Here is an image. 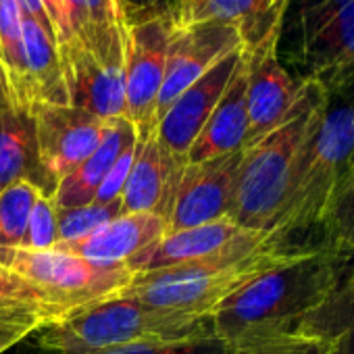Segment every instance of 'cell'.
<instances>
[{"label": "cell", "mask_w": 354, "mask_h": 354, "mask_svg": "<svg viewBox=\"0 0 354 354\" xmlns=\"http://www.w3.org/2000/svg\"><path fill=\"white\" fill-rule=\"evenodd\" d=\"M354 190V92L329 98L298 150L283 207L269 234L290 248L325 246L327 230Z\"/></svg>", "instance_id": "obj_1"}, {"label": "cell", "mask_w": 354, "mask_h": 354, "mask_svg": "<svg viewBox=\"0 0 354 354\" xmlns=\"http://www.w3.org/2000/svg\"><path fill=\"white\" fill-rule=\"evenodd\" d=\"M350 257L331 248L300 250L254 277L213 313L211 323L234 352L277 335L294 333L346 277Z\"/></svg>", "instance_id": "obj_2"}, {"label": "cell", "mask_w": 354, "mask_h": 354, "mask_svg": "<svg viewBox=\"0 0 354 354\" xmlns=\"http://www.w3.org/2000/svg\"><path fill=\"white\" fill-rule=\"evenodd\" d=\"M300 250L277 242L269 232H244L227 248L175 267L136 273L123 296L144 304L209 315L234 292Z\"/></svg>", "instance_id": "obj_3"}, {"label": "cell", "mask_w": 354, "mask_h": 354, "mask_svg": "<svg viewBox=\"0 0 354 354\" xmlns=\"http://www.w3.org/2000/svg\"><path fill=\"white\" fill-rule=\"evenodd\" d=\"M209 315H192L115 296L40 331V346L55 354H96L109 348L148 339H180L211 335Z\"/></svg>", "instance_id": "obj_4"}, {"label": "cell", "mask_w": 354, "mask_h": 354, "mask_svg": "<svg viewBox=\"0 0 354 354\" xmlns=\"http://www.w3.org/2000/svg\"><path fill=\"white\" fill-rule=\"evenodd\" d=\"M329 98L313 84L281 127L242 150L230 219L248 232H269L283 207L298 150L317 111Z\"/></svg>", "instance_id": "obj_5"}, {"label": "cell", "mask_w": 354, "mask_h": 354, "mask_svg": "<svg viewBox=\"0 0 354 354\" xmlns=\"http://www.w3.org/2000/svg\"><path fill=\"white\" fill-rule=\"evenodd\" d=\"M0 267L26 279L44 298L55 323L119 296L133 279L123 263H94L59 248H0Z\"/></svg>", "instance_id": "obj_6"}, {"label": "cell", "mask_w": 354, "mask_h": 354, "mask_svg": "<svg viewBox=\"0 0 354 354\" xmlns=\"http://www.w3.org/2000/svg\"><path fill=\"white\" fill-rule=\"evenodd\" d=\"M300 80L327 98L354 92V0H306L294 21Z\"/></svg>", "instance_id": "obj_7"}, {"label": "cell", "mask_w": 354, "mask_h": 354, "mask_svg": "<svg viewBox=\"0 0 354 354\" xmlns=\"http://www.w3.org/2000/svg\"><path fill=\"white\" fill-rule=\"evenodd\" d=\"M32 115L36 121L42 192L53 196L65 177L96 150L106 121L71 104H36Z\"/></svg>", "instance_id": "obj_8"}, {"label": "cell", "mask_w": 354, "mask_h": 354, "mask_svg": "<svg viewBox=\"0 0 354 354\" xmlns=\"http://www.w3.org/2000/svg\"><path fill=\"white\" fill-rule=\"evenodd\" d=\"M171 32L167 17H150L125 28V119L136 127L138 140H146L156 129Z\"/></svg>", "instance_id": "obj_9"}, {"label": "cell", "mask_w": 354, "mask_h": 354, "mask_svg": "<svg viewBox=\"0 0 354 354\" xmlns=\"http://www.w3.org/2000/svg\"><path fill=\"white\" fill-rule=\"evenodd\" d=\"M279 40H271L257 50L246 53V109L248 136L246 146L281 127L302 104L308 82L294 77L279 61Z\"/></svg>", "instance_id": "obj_10"}, {"label": "cell", "mask_w": 354, "mask_h": 354, "mask_svg": "<svg viewBox=\"0 0 354 354\" xmlns=\"http://www.w3.org/2000/svg\"><path fill=\"white\" fill-rule=\"evenodd\" d=\"M240 48L242 40L238 30L223 21H198L173 28L156 104V123L186 88L201 80L221 59Z\"/></svg>", "instance_id": "obj_11"}, {"label": "cell", "mask_w": 354, "mask_h": 354, "mask_svg": "<svg viewBox=\"0 0 354 354\" xmlns=\"http://www.w3.org/2000/svg\"><path fill=\"white\" fill-rule=\"evenodd\" d=\"M242 150L186 165L167 217V232L205 225L230 217Z\"/></svg>", "instance_id": "obj_12"}, {"label": "cell", "mask_w": 354, "mask_h": 354, "mask_svg": "<svg viewBox=\"0 0 354 354\" xmlns=\"http://www.w3.org/2000/svg\"><path fill=\"white\" fill-rule=\"evenodd\" d=\"M242 59V48L221 59L213 69H209L201 80H196L190 88H186L177 96L165 111V115L158 119L154 136L160 142V146L167 152H171L177 160L186 162L190 146L194 144L211 113L219 104Z\"/></svg>", "instance_id": "obj_13"}, {"label": "cell", "mask_w": 354, "mask_h": 354, "mask_svg": "<svg viewBox=\"0 0 354 354\" xmlns=\"http://www.w3.org/2000/svg\"><path fill=\"white\" fill-rule=\"evenodd\" d=\"M69 104L98 119L125 117V67L98 61L80 40L59 44Z\"/></svg>", "instance_id": "obj_14"}, {"label": "cell", "mask_w": 354, "mask_h": 354, "mask_svg": "<svg viewBox=\"0 0 354 354\" xmlns=\"http://www.w3.org/2000/svg\"><path fill=\"white\" fill-rule=\"evenodd\" d=\"M167 234V221L156 213H123L96 232L59 242L55 248L94 263H123L131 267Z\"/></svg>", "instance_id": "obj_15"}, {"label": "cell", "mask_w": 354, "mask_h": 354, "mask_svg": "<svg viewBox=\"0 0 354 354\" xmlns=\"http://www.w3.org/2000/svg\"><path fill=\"white\" fill-rule=\"evenodd\" d=\"M290 5L292 0H198L177 11L169 21L173 28L198 21L230 24L240 34L242 50L250 53L281 38Z\"/></svg>", "instance_id": "obj_16"}, {"label": "cell", "mask_w": 354, "mask_h": 354, "mask_svg": "<svg viewBox=\"0 0 354 354\" xmlns=\"http://www.w3.org/2000/svg\"><path fill=\"white\" fill-rule=\"evenodd\" d=\"M184 169L186 162L167 152L154 133L138 140V150L119 198L123 213H156L167 221Z\"/></svg>", "instance_id": "obj_17"}, {"label": "cell", "mask_w": 354, "mask_h": 354, "mask_svg": "<svg viewBox=\"0 0 354 354\" xmlns=\"http://www.w3.org/2000/svg\"><path fill=\"white\" fill-rule=\"evenodd\" d=\"M21 180L36 184L42 192L36 121L32 109L17 98L0 67V192Z\"/></svg>", "instance_id": "obj_18"}, {"label": "cell", "mask_w": 354, "mask_h": 354, "mask_svg": "<svg viewBox=\"0 0 354 354\" xmlns=\"http://www.w3.org/2000/svg\"><path fill=\"white\" fill-rule=\"evenodd\" d=\"M248 136V109H246V57L242 59L236 75L223 92L219 104L201 129L198 138L188 150L186 162L196 165L225 154L244 150Z\"/></svg>", "instance_id": "obj_19"}, {"label": "cell", "mask_w": 354, "mask_h": 354, "mask_svg": "<svg viewBox=\"0 0 354 354\" xmlns=\"http://www.w3.org/2000/svg\"><path fill=\"white\" fill-rule=\"evenodd\" d=\"M24 19V102L34 109L36 104H69L59 40L40 21L21 11Z\"/></svg>", "instance_id": "obj_20"}, {"label": "cell", "mask_w": 354, "mask_h": 354, "mask_svg": "<svg viewBox=\"0 0 354 354\" xmlns=\"http://www.w3.org/2000/svg\"><path fill=\"white\" fill-rule=\"evenodd\" d=\"M138 138L136 127L125 117H115L106 121L104 136L96 150L55 188L53 203L57 209H73L92 205L104 177L113 169L121 150L129 140Z\"/></svg>", "instance_id": "obj_21"}, {"label": "cell", "mask_w": 354, "mask_h": 354, "mask_svg": "<svg viewBox=\"0 0 354 354\" xmlns=\"http://www.w3.org/2000/svg\"><path fill=\"white\" fill-rule=\"evenodd\" d=\"M244 232L238 227L230 217L211 221L205 225L196 227H186L180 232H167L165 238L138 263H133L129 269L136 273H146L154 269H165V267H175L192 263L205 257H211L223 248H227L232 242H236Z\"/></svg>", "instance_id": "obj_22"}, {"label": "cell", "mask_w": 354, "mask_h": 354, "mask_svg": "<svg viewBox=\"0 0 354 354\" xmlns=\"http://www.w3.org/2000/svg\"><path fill=\"white\" fill-rule=\"evenodd\" d=\"M298 335L315 339L323 354H354V271L296 327Z\"/></svg>", "instance_id": "obj_23"}, {"label": "cell", "mask_w": 354, "mask_h": 354, "mask_svg": "<svg viewBox=\"0 0 354 354\" xmlns=\"http://www.w3.org/2000/svg\"><path fill=\"white\" fill-rule=\"evenodd\" d=\"M48 325H55V317L44 298L26 279L7 271L0 283V354Z\"/></svg>", "instance_id": "obj_24"}, {"label": "cell", "mask_w": 354, "mask_h": 354, "mask_svg": "<svg viewBox=\"0 0 354 354\" xmlns=\"http://www.w3.org/2000/svg\"><path fill=\"white\" fill-rule=\"evenodd\" d=\"M0 67L9 86L24 102V19L19 0H0ZM26 104V102H24Z\"/></svg>", "instance_id": "obj_25"}, {"label": "cell", "mask_w": 354, "mask_h": 354, "mask_svg": "<svg viewBox=\"0 0 354 354\" xmlns=\"http://www.w3.org/2000/svg\"><path fill=\"white\" fill-rule=\"evenodd\" d=\"M40 196V188L28 180H21L0 192V248L21 246L30 215Z\"/></svg>", "instance_id": "obj_26"}, {"label": "cell", "mask_w": 354, "mask_h": 354, "mask_svg": "<svg viewBox=\"0 0 354 354\" xmlns=\"http://www.w3.org/2000/svg\"><path fill=\"white\" fill-rule=\"evenodd\" d=\"M96 354H236V352L221 337L211 333V335L180 337V339L133 342V344L109 348Z\"/></svg>", "instance_id": "obj_27"}, {"label": "cell", "mask_w": 354, "mask_h": 354, "mask_svg": "<svg viewBox=\"0 0 354 354\" xmlns=\"http://www.w3.org/2000/svg\"><path fill=\"white\" fill-rule=\"evenodd\" d=\"M123 215L121 201H113L106 205L92 203L86 207H73V209H57V223H59V242H71L80 240L98 227L106 225L109 221ZM57 242V244H59Z\"/></svg>", "instance_id": "obj_28"}, {"label": "cell", "mask_w": 354, "mask_h": 354, "mask_svg": "<svg viewBox=\"0 0 354 354\" xmlns=\"http://www.w3.org/2000/svg\"><path fill=\"white\" fill-rule=\"evenodd\" d=\"M59 242L57 207L50 196H40L28 221V230L19 248L28 250H50Z\"/></svg>", "instance_id": "obj_29"}, {"label": "cell", "mask_w": 354, "mask_h": 354, "mask_svg": "<svg viewBox=\"0 0 354 354\" xmlns=\"http://www.w3.org/2000/svg\"><path fill=\"white\" fill-rule=\"evenodd\" d=\"M236 352H246V354H323L321 346L304 335L298 333H286L269 339H261L254 344H248Z\"/></svg>", "instance_id": "obj_30"}, {"label": "cell", "mask_w": 354, "mask_h": 354, "mask_svg": "<svg viewBox=\"0 0 354 354\" xmlns=\"http://www.w3.org/2000/svg\"><path fill=\"white\" fill-rule=\"evenodd\" d=\"M325 246L337 252H344L348 257L354 254V190L346 198V203L337 209L327 236Z\"/></svg>", "instance_id": "obj_31"}, {"label": "cell", "mask_w": 354, "mask_h": 354, "mask_svg": "<svg viewBox=\"0 0 354 354\" xmlns=\"http://www.w3.org/2000/svg\"><path fill=\"white\" fill-rule=\"evenodd\" d=\"M136 150H138V138H133V140H129L125 144V148L121 150V154L115 160L113 169L104 177V182H102V186H100L94 203L106 205V203H113V201H119L121 198V192H123V186L127 182V175H129V169H131Z\"/></svg>", "instance_id": "obj_32"}, {"label": "cell", "mask_w": 354, "mask_h": 354, "mask_svg": "<svg viewBox=\"0 0 354 354\" xmlns=\"http://www.w3.org/2000/svg\"><path fill=\"white\" fill-rule=\"evenodd\" d=\"M115 3H117L119 15L125 24V28L154 17L156 0H115Z\"/></svg>", "instance_id": "obj_33"}, {"label": "cell", "mask_w": 354, "mask_h": 354, "mask_svg": "<svg viewBox=\"0 0 354 354\" xmlns=\"http://www.w3.org/2000/svg\"><path fill=\"white\" fill-rule=\"evenodd\" d=\"M46 15L50 17L53 26H55V32H57V40L59 44L67 42L73 38L71 34V26H69V17H67V11L63 7V0H40Z\"/></svg>", "instance_id": "obj_34"}, {"label": "cell", "mask_w": 354, "mask_h": 354, "mask_svg": "<svg viewBox=\"0 0 354 354\" xmlns=\"http://www.w3.org/2000/svg\"><path fill=\"white\" fill-rule=\"evenodd\" d=\"M63 7L67 11L73 38L82 40L86 32V0H63Z\"/></svg>", "instance_id": "obj_35"}, {"label": "cell", "mask_w": 354, "mask_h": 354, "mask_svg": "<svg viewBox=\"0 0 354 354\" xmlns=\"http://www.w3.org/2000/svg\"><path fill=\"white\" fill-rule=\"evenodd\" d=\"M198 0H156L154 5V17H167L171 19L177 11H182L188 5H194Z\"/></svg>", "instance_id": "obj_36"}, {"label": "cell", "mask_w": 354, "mask_h": 354, "mask_svg": "<svg viewBox=\"0 0 354 354\" xmlns=\"http://www.w3.org/2000/svg\"><path fill=\"white\" fill-rule=\"evenodd\" d=\"M5 275H7V269H3V267H0V283H3Z\"/></svg>", "instance_id": "obj_37"}, {"label": "cell", "mask_w": 354, "mask_h": 354, "mask_svg": "<svg viewBox=\"0 0 354 354\" xmlns=\"http://www.w3.org/2000/svg\"><path fill=\"white\" fill-rule=\"evenodd\" d=\"M236 354H246V352H236Z\"/></svg>", "instance_id": "obj_38"}, {"label": "cell", "mask_w": 354, "mask_h": 354, "mask_svg": "<svg viewBox=\"0 0 354 354\" xmlns=\"http://www.w3.org/2000/svg\"><path fill=\"white\" fill-rule=\"evenodd\" d=\"M350 271H354V265H352V267H350Z\"/></svg>", "instance_id": "obj_39"}]
</instances>
